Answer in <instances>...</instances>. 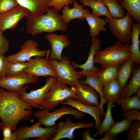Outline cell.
I'll list each match as a JSON object with an SVG mask.
<instances>
[{
    "mask_svg": "<svg viewBox=\"0 0 140 140\" xmlns=\"http://www.w3.org/2000/svg\"><path fill=\"white\" fill-rule=\"evenodd\" d=\"M18 95L17 92L0 88V118L2 128L10 127L12 131L17 130L20 121H28L33 114V107L22 101Z\"/></svg>",
    "mask_w": 140,
    "mask_h": 140,
    "instance_id": "obj_1",
    "label": "cell"
},
{
    "mask_svg": "<svg viewBox=\"0 0 140 140\" xmlns=\"http://www.w3.org/2000/svg\"><path fill=\"white\" fill-rule=\"evenodd\" d=\"M45 14L36 16H27L26 22L27 32L33 36L44 32L50 33L59 30L66 31L67 24L54 8H49Z\"/></svg>",
    "mask_w": 140,
    "mask_h": 140,
    "instance_id": "obj_2",
    "label": "cell"
},
{
    "mask_svg": "<svg viewBox=\"0 0 140 140\" xmlns=\"http://www.w3.org/2000/svg\"><path fill=\"white\" fill-rule=\"evenodd\" d=\"M131 58L128 44L118 40L111 46L97 51L94 56V62L100 64L102 68L110 65L121 64Z\"/></svg>",
    "mask_w": 140,
    "mask_h": 140,
    "instance_id": "obj_3",
    "label": "cell"
},
{
    "mask_svg": "<svg viewBox=\"0 0 140 140\" xmlns=\"http://www.w3.org/2000/svg\"><path fill=\"white\" fill-rule=\"evenodd\" d=\"M69 98L77 99L75 88L71 87L70 88L67 84L57 79L43 103V109L50 111L55 109L60 103Z\"/></svg>",
    "mask_w": 140,
    "mask_h": 140,
    "instance_id": "obj_4",
    "label": "cell"
},
{
    "mask_svg": "<svg viewBox=\"0 0 140 140\" xmlns=\"http://www.w3.org/2000/svg\"><path fill=\"white\" fill-rule=\"evenodd\" d=\"M53 76L47 78L45 85L37 89L27 93L28 86H24L19 93L18 97L22 101L33 107L43 109L42 104L50 88L57 80Z\"/></svg>",
    "mask_w": 140,
    "mask_h": 140,
    "instance_id": "obj_5",
    "label": "cell"
},
{
    "mask_svg": "<svg viewBox=\"0 0 140 140\" xmlns=\"http://www.w3.org/2000/svg\"><path fill=\"white\" fill-rule=\"evenodd\" d=\"M110 30L118 40L129 44L132 32L133 17L128 12L123 18H111L105 17Z\"/></svg>",
    "mask_w": 140,
    "mask_h": 140,
    "instance_id": "obj_6",
    "label": "cell"
},
{
    "mask_svg": "<svg viewBox=\"0 0 140 140\" xmlns=\"http://www.w3.org/2000/svg\"><path fill=\"white\" fill-rule=\"evenodd\" d=\"M66 115H71L77 119H80L85 116V113L76 109L65 106L50 111L44 110L36 111L34 116L38 120L41 125L46 128L51 127L56 125V122L62 116Z\"/></svg>",
    "mask_w": 140,
    "mask_h": 140,
    "instance_id": "obj_7",
    "label": "cell"
},
{
    "mask_svg": "<svg viewBox=\"0 0 140 140\" xmlns=\"http://www.w3.org/2000/svg\"><path fill=\"white\" fill-rule=\"evenodd\" d=\"M41 125L38 121L30 127L21 126L17 130L16 140H25L33 138H38L39 140H52L57 131V124L49 128L41 127Z\"/></svg>",
    "mask_w": 140,
    "mask_h": 140,
    "instance_id": "obj_8",
    "label": "cell"
},
{
    "mask_svg": "<svg viewBox=\"0 0 140 140\" xmlns=\"http://www.w3.org/2000/svg\"><path fill=\"white\" fill-rule=\"evenodd\" d=\"M49 60L55 72L57 79L74 87L75 81L81 77L78 71L74 70L68 58L64 56L61 61L54 59Z\"/></svg>",
    "mask_w": 140,
    "mask_h": 140,
    "instance_id": "obj_9",
    "label": "cell"
},
{
    "mask_svg": "<svg viewBox=\"0 0 140 140\" xmlns=\"http://www.w3.org/2000/svg\"><path fill=\"white\" fill-rule=\"evenodd\" d=\"M37 43L33 39L28 40L20 46L19 52L6 58L9 62L27 61L32 57L38 56L48 59L50 50H41L37 48Z\"/></svg>",
    "mask_w": 140,
    "mask_h": 140,
    "instance_id": "obj_10",
    "label": "cell"
},
{
    "mask_svg": "<svg viewBox=\"0 0 140 140\" xmlns=\"http://www.w3.org/2000/svg\"><path fill=\"white\" fill-rule=\"evenodd\" d=\"M38 79V77L24 71L16 75L0 78V87L7 90L19 93L24 86L30 83H36Z\"/></svg>",
    "mask_w": 140,
    "mask_h": 140,
    "instance_id": "obj_11",
    "label": "cell"
},
{
    "mask_svg": "<svg viewBox=\"0 0 140 140\" xmlns=\"http://www.w3.org/2000/svg\"><path fill=\"white\" fill-rule=\"evenodd\" d=\"M31 14L27 9L19 5L8 11L0 14V31L13 30L23 18Z\"/></svg>",
    "mask_w": 140,
    "mask_h": 140,
    "instance_id": "obj_12",
    "label": "cell"
},
{
    "mask_svg": "<svg viewBox=\"0 0 140 140\" xmlns=\"http://www.w3.org/2000/svg\"><path fill=\"white\" fill-rule=\"evenodd\" d=\"M27 61L28 67L24 71L25 72L37 77L49 76L57 78L55 71L48 59L36 56Z\"/></svg>",
    "mask_w": 140,
    "mask_h": 140,
    "instance_id": "obj_13",
    "label": "cell"
},
{
    "mask_svg": "<svg viewBox=\"0 0 140 140\" xmlns=\"http://www.w3.org/2000/svg\"><path fill=\"white\" fill-rule=\"evenodd\" d=\"M100 38L99 36L92 37L90 51L87 59L85 63L80 65L74 62L71 63L74 69L79 68L82 69V70L78 71L81 78L87 75L94 74L99 69L95 65L94 58L96 53L100 49L102 41L100 40Z\"/></svg>",
    "mask_w": 140,
    "mask_h": 140,
    "instance_id": "obj_14",
    "label": "cell"
},
{
    "mask_svg": "<svg viewBox=\"0 0 140 140\" xmlns=\"http://www.w3.org/2000/svg\"><path fill=\"white\" fill-rule=\"evenodd\" d=\"M94 124L95 123L93 122L87 123H74L68 118L65 122H60L57 124V131L51 140H59L65 138L72 140L74 138V132L76 130L94 127Z\"/></svg>",
    "mask_w": 140,
    "mask_h": 140,
    "instance_id": "obj_15",
    "label": "cell"
},
{
    "mask_svg": "<svg viewBox=\"0 0 140 140\" xmlns=\"http://www.w3.org/2000/svg\"><path fill=\"white\" fill-rule=\"evenodd\" d=\"M77 98L76 100L88 106L99 107L100 96L92 87L81 83L77 80L74 84Z\"/></svg>",
    "mask_w": 140,
    "mask_h": 140,
    "instance_id": "obj_16",
    "label": "cell"
},
{
    "mask_svg": "<svg viewBox=\"0 0 140 140\" xmlns=\"http://www.w3.org/2000/svg\"><path fill=\"white\" fill-rule=\"evenodd\" d=\"M45 37L51 47L48 59L61 61L62 57L61 54L63 50L69 46L70 43L68 37L64 34L58 35L52 33L47 34Z\"/></svg>",
    "mask_w": 140,
    "mask_h": 140,
    "instance_id": "obj_17",
    "label": "cell"
},
{
    "mask_svg": "<svg viewBox=\"0 0 140 140\" xmlns=\"http://www.w3.org/2000/svg\"><path fill=\"white\" fill-rule=\"evenodd\" d=\"M61 103L71 106L72 107L90 115L95 120L94 127L97 130L99 129L101 123L100 116L101 113V110L99 107L86 105L72 98L68 99Z\"/></svg>",
    "mask_w": 140,
    "mask_h": 140,
    "instance_id": "obj_18",
    "label": "cell"
},
{
    "mask_svg": "<svg viewBox=\"0 0 140 140\" xmlns=\"http://www.w3.org/2000/svg\"><path fill=\"white\" fill-rule=\"evenodd\" d=\"M73 7L70 8L68 5L65 6L62 9V17L64 21L68 24L71 20L78 18L80 20H83L86 15L90 13L87 9H83L82 5L79 4L75 0L73 2Z\"/></svg>",
    "mask_w": 140,
    "mask_h": 140,
    "instance_id": "obj_19",
    "label": "cell"
},
{
    "mask_svg": "<svg viewBox=\"0 0 140 140\" xmlns=\"http://www.w3.org/2000/svg\"><path fill=\"white\" fill-rule=\"evenodd\" d=\"M18 5L27 9L36 16L46 13L50 0H16Z\"/></svg>",
    "mask_w": 140,
    "mask_h": 140,
    "instance_id": "obj_20",
    "label": "cell"
},
{
    "mask_svg": "<svg viewBox=\"0 0 140 140\" xmlns=\"http://www.w3.org/2000/svg\"><path fill=\"white\" fill-rule=\"evenodd\" d=\"M85 80H81L79 81L81 83L89 86L92 87L99 94L100 98L99 108L101 111V117L103 119V116L105 115L103 106L107 103L103 97V84L94 74L87 75Z\"/></svg>",
    "mask_w": 140,
    "mask_h": 140,
    "instance_id": "obj_21",
    "label": "cell"
},
{
    "mask_svg": "<svg viewBox=\"0 0 140 140\" xmlns=\"http://www.w3.org/2000/svg\"><path fill=\"white\" fill-rule=\"evenodd\" d=\"M123 89L116 79L104 84L103 97L106 102H110L113 104L115 103L120 98Z\"/></svg>",
    "mask_w": 140,
    "mask_h": 140,
    "instance_id": "obj_22",
    "label": "cell"
},
{
    "mask_svg": "<svg viewBox=\"0 0 140 140\" xmlns=\"http://www.w3.org/2000/svg\"><path fill=\"white\" fill-rule=\"evenodd\" d=\"M85 19L89 26V34L91 37L98 36L101 31L105 32L107 30L104 26L107 23L104 18H100L92 13L87 14Z\"/></svg>",
    "mask_w": 140,
    "mask_h": 140,
    "instance_id": "obj_23",
    "label": "cell"
},
{
    "mask_svg": "<svg viewBox=\"0 0 140 140\" xmlns=\"http://www.w3.org/2000/svg\"><path fill=\"white\" fill-rule=\"evenodd\" d=\"M131 36L132 44L129 45L131 53V58L137 65L140 64V51L139 45L140 34V23H135L132 26Z\"/></svg>",
    "mask_w": 140,
    "mask_h": 140,
    "instance_id": "obj_24",
    "label": "cell"
},
{
    "mask_svg": "<svg viewBox=\"0 0 140 140\" xmlns=\"http://www.w3.org/2000/svg\"><path fill=\"white\" fill-rule=\"evenodd\" d=\"M129 84L123 89L120 99L131 96L136 93L140 87V66L137 65Z\"/></svg>",
    "mask_w": 140,
    "mask_h": 140,
    "instance_id": "obj_25",
    "label": "cell"
},
{
    "mask_svg": "<svg viewBox=\"0 0 140 140\" xmlns=\"http://www.w3.org/2000/svg\"><path fill=\"white\" fill-rule=\"evenodd\" d=\"M132 121L130 119L124 117L122 121L116 122L110 129L105 133L101 140H114L119 134L128 131L132 124Z\"/></svg>",
    "mask_w": 140,
    "mask_h": 140,
    "instance_id": "obj_26",
    "label": "cell"
},
{
    "mask_svg": "<svg viewBox=\"0 0 140 140\" xmlns=\"http://www.w3.org/2000/svg\"><path fill=\"white\" fill-rule=\"evenodd\" d=\"M135 63L131 58L121 64L118 72L116 80L120 86L124 88L127 85L133 72Z\"/></svg>",
    "mask_w": 140,
    "mask_h": 140,
    "instance_id": "obj_27",
    "label": "cell"
},
{
    "mask_svg": "<svg viewBox=\"0 0 140 140\" xmlns=\"http://www.w3.org/2000/svg\"><path fill=\"white\" fill-rule=\"evenodd\" d=\"M120 64L110 65L102 67L94 74L103 84L116 79Z\"/></svg>",
    "mask_w": 140,
    "mask_h": 140,
    "instance_id": "obj_28",
    "label": "cell"
},
{
    "mask_svg": "<svg viewBox=\"0 0 140 140\" xmlns=\"http://www.w3.org/2000/svg\"><path fill=\"white\" fill-rule=\"evenodd\" d=\"M83 6H88L92 10V14L100 17L104 16L112 18L110 11L104 4L103 0H80Z\"/></svg>",
    "mask_w": 140,
    "mask_h": 140,
    "instance_id": "obj_29",
    "label": "cell"
},
{
    "mask_svg": "<svg viewBox=\"0 0 140 140\" xmlns=\"http://www.w3.org/2000/svg\"><path fill=\"white\" fill-rule=\"evenodd\" d=\"M119 4L137 23H140V0H120Z\"/></svg>",
    "mask_w": 140,
    "mask_h": 140,
    "instance_id": "obj_30",
    "label": "cell"
},
{
    "mask_svg": "<svg viewBox=\"0 0 140 140\" xmlns=\"http://www.w3.org/2000/svg\"><path fill=\"white\" fill-rule=\"evenodd\" d=\"M107 108L105 116L103 121L101 123L97 132L93 135L95 137L98 135L100 137L104 133H106L110 129L115 123L111 115V109L112 103L110 102L108 103Z\"/></svg>",
    "mask_w": 140,
    "mask_h": 140,
    "instance_id": "obj_31",
    "label": "cell"
},
{
    "mask_svg": "<svg viewBox=\"0 0 140 140\" xmlns=\"http://www.w3.org/2000/svg\"><path fill=\"white\" fill-rule=\"evenodd\" d=\"M140 97L136 94L135 95L123 99H119L115 102L121 105V111L133 109H140Z\"/></svg>",
    "mask_w": 140,
    "mask_h": 140,
    "instance_id": "obj_32",
    "label": "cell"
},
{
    "mask_svg": "<svg viewBox=\"0 0 140 140\" xmlns=\"http://www.w3.org/2000/svg\"><path fill=\"white\" fill-rule=\"evenodd\" d=\"M105 5L109 10L113 18H120L125 15V10L116 0H103Z\"/></svg>",
    "mask_w": 140,
    "mask_h": 140,
    "instance_id": "obj_33",
    "label": "cell"
},
{
    "mask_svg": "<svg viewBox=\"0 0 140 140\" xmlns=\"http://www.w3.org/2000/svg\"><path fill=\"white\" fill-rule=\"evenodd\" d=\"M28 67L27 62H9L6 76H11L18 74L24 72Z\"/></svg>",
    "mask_w": 140,
    "mask_h": 140,
    "instance_id": "obj_34",
    "label": "cell"
},
{
    "mask_svg": "<svg viewBox=\"0 0 140 140\" xmlns=\"http://www.w3.org/2000/svg\"><path fill=\"white\" fill-rule=\"evenodd\" d=\"M127 134V138L128 140L140 139V120H136L131 124Z\"/></svg>",
    "mask_w": 140,
    "mask_h": 140,
    "instance_id": "obj_35",
    "label": "cell"
},
{
    "mask_svg": "<svg viewBox=\"0 0 140 140\" xmlns=\"http://www.w3.org/2000/svg\"><path fill=\"white\" fill-rule=\"evenodd\" d=\"M18 5L16 0H0V14L10 11Z\"/></svg>",
    "mask_w": 140,
    "mask_h": 140,
    "instance_id": "obj_36",
    "label": "cell"
},
{
    "mask_svg": "<svg viewBox=\"0 0 140 140\" xmlns=\"http://www.w3.org/2000/svg\"><path fill=\"white\" fill-rule=\"evenodd\" d=\"M74 0H50L48 4L49 8L53 7L58 11L62 10L64 7L72 4Z\"/></svg>",
    "mask_w": 140,
    "mask_h": 140,
    "instance_id": "obj_37",
    "label": "cell"
},
{
    "mask_svg": "<svg viewBox=\"0 0 140 140\" xmlns=\"http://www.w3.org/2000/svg\"><path fill=\"white\" fill-rule=\"evenodd\" d=\"M123 117L128 118L132 121L140 120V112L138 110L133 109L122 111Z\"/></svg>",
    "mask_w": 140,
    "mask_h": 140,
    "instance_id": "obj_38",
    "label": "cell"
},
{
    "mask_svg": "<svg viewBox=\"0 0 140 140\" xmlns=\"http://www.w3.org/2000/svg\"><path fill=\"white\" fill-rule=\"evenodd\" d=\"M9 62L4 54L0 55V78L6 76Z\"/></svg>",
    "mask_w": 140,
    "mask_h": 140,
    "instance_id": "obj_39",
    "label": "cell"
},
{
    "mask_svg": "<svg viewBox=\"0 0 140 140\" xmlns=\"http://www.w3.org/2000/svg\"><path fill=\"white\" fill-rule=\"evenodd\" d=\"M0 31V55L4 54L9 49V44L7 39Z\"/></svg>",
    "mask_w": 140,
    "mask_h": 140,
    "instance_id": "obj_40",
    "label": "cell"
},
{
    "mask_svg": "<svg viewBox=\"0 0 140 140\" xmlns=\"http://www.w3.org/2000/svg\"><path fill=\"white\" fill-rule=\"evenodd\" d=\"M3 134L4 138L3 140H7L10 137L12 132V130L11 128L9 126H6L2 128Z\"/></svg>",
    "mask_w": 140,
    "mask_h": 140,
    "instance_id": "obj_41",
    "label": "cell"
},
{
    "mask_svg": "<svg viewBox=\"0 0 140 140\" xmlns=\"http://www.w3.org/2000/svg\"><path fill=\"white\" fill-rule=\"evenodd\" d=\"M91 130L90 129H87L82 133V139L83 140H96L92 137L90 136Z\"/></svg>",
    "mask_w": 140,
    "mask_h": 140,
    "instance_id": "obj_42",
    "label": "cell"
},
{
    "mask_svg": "<svg viewBox=\"0 0 140 140\" xmlns=\"http://www.w3.org/2000/svg\"><path fill=\"white\" fill-rule=\"evenodd\" d=\"M17 135V130L13 131L7 140H16Z\"/></svg>",
    "mask_w": 140,
    "mask_h": 140,
    "instance_id": "obj_43",
    "label": "cell"
},
{
    "mask_svg": "<svg viewBox=\"0 0 140 140\" xmlns=\"http://www.w3.org/2000/svg\"><path fill=\"white\" fill-rule=\"evenodd\" d=\"M2 121L0 120V131L2 129Z\"/></svg>",
    "mask_w": 140,
    "mask_h": 140,
    "instance_id": "obj_44",
    "label": "cell"
},
{
    "mask_svg": "<svg viewBox=\"0 0 140 140\" xmlns=\"http://www.w3.org/2000/svg\"><path fill=\"white\" fill-rule=\"evenodd\" d=\"M136 94L140 97V89H139L137 92Z\"/></svg>",
    "mask_w": 140,
    "mask_h": 140,
    "instance_id": "obj_45",
    "label": "cell"
},
{
    "mask_svg": "<svg viewBox=\"0 0 140 140\" xmlns=\"http://www.w3.org/2000/svg\"><path fill=\"white\" fill-rule=\"evenodd\" d=\"M116 1H118V0H116Z\"/></svg>",
    "mask_w": 140,
    "mask_h": 140,
    "instance_id": "obj_46",
    "label": "cell"
}]
</instances>
